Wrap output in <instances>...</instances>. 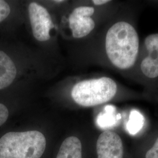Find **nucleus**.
Here are the masks:
<instances>
[{
    "instance_id": "nucleus-1",
    "label": "nucleus",
    "mask_w": 158,
    "mask_h": 158,
    "mask_svg": "<svg viewBox=\"0 0 158 158\" xmlns=\"http://www.w3.org/2000/svg\"><path fill=\"white\" fill-rule=\"evenodd\" d=\"M106 49L115 67L122 70L132 67L139 51V37L135 28L124 21L113 25L107 33Z\"/></svg>"
},
{
    "instance_id": "nucleus-2",
    "label": "nucleus",
    "mask_w": 158,
    "mask_h": 158,
    "mask_svg": "<svg viewBox=\"0 0 158 158\" xmlns=\"http://www.w3.org/2000/svg\"><path fill=\"white\" fill-rule=\"evenodd\" d=\"M45 148V137L40 131L10 132L0 139V158H40Z\"/></svg>"
},
{
    "instance_id": "nucleus-3",
    "label": "nucleus",
    "mask_w": 158,
    "mask_h": 158,
    "mask_svg": "<svg viewBox=\"0 0 158 158\" xmlns=\"http://www.w3.org/2000/svg\"><path fill=\"white\" fill-rule=\"evenodd\" d=\"M117 91V85L113 79L103 77L77 83L72 91V97L81 106L93 107L111 100Z\"/></svg>"
},
{
    "instance_id": "nucleus-4",
    "label": "nucleus",
    "mask_w": 158,
    "mask_h": 158,
    "mask_svg": "<svg viewBox=\"0 0 158 158\" xmlns=\"http://www.w3.org/2000/svg\"><path fill=\"white\" fill-rule=\"evenodd\" d=\"M28 12L35 38L40 42L49 40L50 31L54 25L47 10L36 2H31L29 5Z\"/></svg>"
},
{
    "instance_id": "nucleus-5",
    "label": "nucleus",
    "mask_w": 158,
    "mask_h": 158,
    "mask_svg": "<svg viewBox=\"0 0 158 158\" xmlns=\"http://www.w3.org/2000/svg\"><path fill=\"white\" fill-rule=\"evenodd\" d=\"M94 8L91 6H80L75 8L69 17V27L73 36L81 38L88 35L95 27V23L91 18Z\"/></svg>"
},
{
    "instance_id": "nucleus-6",
    "label": "nucleus",
    "mask_w": 158,
    "mask_h": 158,
    "mask_svg": "<svg viewBox=\"0 0 158 158\" xmlns=\"http://www.w3.org/2000/svg\"><path fill=\"white\" fill-rule=\"evenodd\" d=\"M98 158H123L124 148L120 136L106 131L99 136L96 145Z\"/></svg>"
},
{
    "instance_id": "nucleus-7",
    "label": "nucleus",
    "mask_w": 158,
    "mask_h": 158,
    "mask_svg": "<svg viewBox=\"0 0 158 158\" xmlns=\"http://www.w3.org/2000/svg\"><path fill=\"white\" fill-rule=\"evenodd\" d=\"M148 56L141 64L142 73L149 78L158 77V34L149 35L145 40Z\"/></svg>"
},
{
    "instance_id": "nucleus-8",
    "label": "nucleus",
    "mask_w": 158,
    "mask_h": 158,
    "mask_svg": "<svg viewBox=\"0 0 158 158\" xmlns=\"http://www.w3.org/2000/svg\"><path fill=\"white\" fill-rule=\"evenodd\" d=\"M17 75V68L11 59L0 51V90L11 85Z\"/></svg>"
},
{
    "instance_id": "nucleus-9",
    "label": "nucleus",
    "mask_w": 158,
    "mask_h": 158,
    "mask_svg": "<svg viewBox=\"0 0 158 158\" xmlns=\"http://www.w3.org/2000/svg\"><path fill=\"white\" fill-rule=\"evenodd\" d=\"M56 158H82V146L79 138H67L63 142Z\"/></svg>"
},
{
    "instance_id": "nucleus-10",
    "label": "nucleus",
    "mask_w": 158,
    "mask_h": 158,
    "mask_svg": "<svg viewBox=\"0 0 158 158\" xmlns=\"http://www.w3.org/2000/svg\"><path fill=\"white\" fill-rule=\"evenodd\" d=\"M115 108L113 106H108L106 107V112L99 114L97 123L98 125L102 128H107L112 125H114L116 123L117 120L121 118V115L118 114L115 116L114 113Z\"/></svg>"
},
{
    "instance_id": "nucleus-11",
    "label": "nucleus",
    "mask_w": 158,
    "mask_h": 158,
    "mask_svg": "<svg viewBox=\"0 0 158 158\" xmlns=\"http://www.w3.org/2000/svg\"><path fill=\"white\" fill-rule=\"evenodd\" d=\"M143 116L136 110H132L130 114V119L127 125V129L131 135H135L143 125Z\"/></svg>"
},
{
    "instance_id": "nucleus-12",
    "label": "nucleus",
    "mask_w": 158,
    "mask_h": 158,
    "mask_svg": "<svg viewBox=\"0 0 158 158\" xmlns=\"http://www.w3.org/2000/svg\"><path fill=\"white\" fill-rule=\"evenodd\" d=\"M11 12V8L8 4L2 0H0V23L5 20Z\"/></svg>"
},
{
    "instance_id": "nucleus-13",
    "label": "nucleus",
    "mask_w": 158,
    "mask_h": 158,
    "mask_svg": "<svg viewBox=\"0 0 158 158\" xmlns=\"http://www.w3.org/2000/svg\"><path fill=\"white\" fill-rule=\"evenodd\" d=\"M9 111L5 105L0 103V127L4 124L8 118Z\"/></svg>"
},
{
    "instance_id": "nucleus-14",
    "label": "nucleus",
    "mask_w": 158,
    "mask_h": 158,
    "mask_svg": "<svg viewBox=\"0 0 158 158\" xmlns=\"http://www.w3.org/2000/svg\"><path fill=\"white\" fill-rule=\"evenodd\" d=\"M145 158H158V138L152 148L147 152Z\"/></svg>"
},
{
    "instance_id": "nucleus-15",
    "label": "nucleus",
    "mask_w": 158,
    "mask_h": 158,
    "mask_svg": "<svg viewBox=\"0 0 158 158\" xmlns=\"http://www.w3.org/2000/svg\"><path fill=\"white\" fill-rule=\"evenodd\" d=\"M109 0H93V2L96 6H101L110 2Z\"/></svg>"
},
{
    "instance_id": "nucleus-16",
    "label": "nucleus",
    "mask_w": 158,
    "mask_h": 158,
    "mask_svg": "<svg viewBox=\"0 0 158 158\" xmlns=\"http://www.w3.org/2000/svg\"><path fill=\"white\" fill-rule=\"evenodd\" d=\"M55 2H57V3H60V2H64V1L63 0H57V1H54Z\"/></svg>"
}]
</instances>
